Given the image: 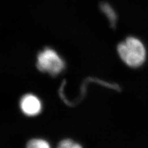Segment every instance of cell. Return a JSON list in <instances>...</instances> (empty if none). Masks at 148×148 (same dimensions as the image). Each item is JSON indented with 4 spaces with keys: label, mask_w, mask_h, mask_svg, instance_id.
Returning <instances> with one entry per match:
<instances>
[{
    "label": "cell",
    "mask_w": 148,
    "mask_h": 148,
    "mask_svg": "<svg viewBox=\"0 0 148 148\" xmlns=\"http://www.w3.org/2000/svg\"><path fill=\"white\" fill-rule=\"evenodd\" d=\"M118 52L123 62L132 67H137L144 63L146 49L141 41L135 37H128L118 45Z\"/></svg>",
    "instance_id": "obj_1"
},
{
    "label": "cell",
    "mask_w": 148,
    "mask_h": 148,
    "mask_svg": "<svg viewBox=\"0 0 148 148\" xmlns=\"http://www.w3.org/2000/svg\"><path fill=\"white\" fill-rule=\"evenodd\" d=\"M37 67L41 71L55 75L62 71L64 62L54 50L48 48L38 54Z\"/></svg>",
    "instance_id": "obj_2"
},
{
    "label": "cell",
    "mask_w": 148,
    "mask_h": 148,
    "mask_svg": "<svg viewBox=\"0 0 148 148\" xmlns=\"http://www.w3.org/2000/svg\"><path fill=\"white\" fill-rule=\"evenodd\" d=\"M21 108L25 114L34 116L40 113L41 105L40 100L33 95H26L21 101Z\"/></svg>",
    "instance_id": "obj_3"
},
{
    "label": "cell",
    "mask_w": 148,
    "mask_h": 148,
    "mask_svg": "<svg viewBox=\"0 0 148 148\" xmlns=\"http://www.w3.org/2000/svg\"><path fill=\"white\" fill-rule=\"evenodd\" d=\"M100 7L101 11L105 14V15L108 18L110 24L114 26L117 20V16L112 8L108 3H102Z\"/></svg>",
    "instance_id": "obj_4"
},
{
    "label": "cell",
    "mask_w": 148,
    "mask_h": 148,
    "mask_svg": "<svg viewBox=\"0 0 148 148\" xmlns=\"http://www.w3.org/2000/svg\"><path fill=\"white\" fill-rule=\"evenodd\" d=\"M26 148H51V146L43 139H32L27 143Z\"/></svg>",
    "instance_id": "obj_5"
},
{
    "label": "cell",
    "mask_w": 148,
    "mask_h": 148,
    "mask_svg": "<svg viewBox=\"0 0 148 148\" xmlns=\"http://www.w3.org/2000/svg\"><path fill=\"white\" fill-rule=\"evenodd\" d=\"M57 148H83L82 146L78 143L73 141L66 139L59 143Z\"/></svg>",
    "instance_id": "obj_6"
}]
</instances>
